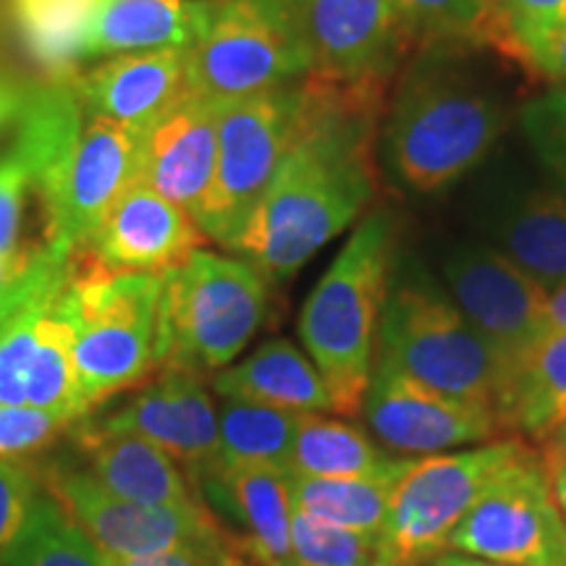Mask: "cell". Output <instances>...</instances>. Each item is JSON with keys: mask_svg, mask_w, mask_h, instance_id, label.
<instances>
[{"mask_svg": "<svg viewBox=\"0 0 566 566\" xmlns=\"http://www.w3.org/2000/svg\"><path fill=\"white\" fill-rule=\"evenodd\" d=\"M378 90L310 76L292 142L233 254L283 283L370 208L378 189Z\"/></svg>", "mask_w": 566, "mask_h": 566, "instance_id": "1", "label": "cell"}, {"mask_svg": "<svg viewBox=\"0 0 566 566\" xmlns=\"http://www.w3.org/2000/svg\"><path fill=\"white\" fill-rule=\"evenodd\" d=\"M483 45L433 40L399 71L378 126V160L409 195H438L475 174L512 124Z\"/></svg>", "mask_w": 566, "mask_h": 566, "instance_id": "2", "label": "cell"}, {"mask_svg": "<svg viewBox=\"0 0 566 566\" xmlns=\"http://www.w3.org/2000/svg\"><path fill=\"white\" fill-rule=\"evenodd\" d=\"M394 263V216L375 208L357 223L302 307V344L328 386L331 412L342 417L363 412Z\"/></svg>", "mask_w": 566, "mask_h": 566, "instance_id": "3", "label": "cell"}, {"mask_svg": "<svg viewBox=\"0 0 566 566\" xmlns=\"http://www.w3.org/2000/svg\"><path fill=\"white\" fill-rule=\"evenodd\" d=\"M271 283L242 258L208 250L160 275L155 373L205 378L229 367L268 313Z\"/></svg>", "mask_w": 566, "mask_h": 566, "instance_id": "4", "label": "cell"}, {"mask_svg": "<svg viewBox=\"0 0 566 566\" xmlns=\"http://www.w3.org/2000/svg\"><path fill=\"white\" fill-rule=\"evenodd\" d=\"M160 275L116 273L74 258L69 321L84 415L155 373Z\"/></svg>", "mask_w": 566, "mask_h": 566, "instance_id": "5", "label": "cell"}, {"mask_svg": "<svg viewBox=\"0 0 566 566\" xmlns=\"http://www.w3.org/2000/svg\"><path fill=\"white\" fill-rule=\"evenodd\" d=\"M375 365L491 407L501 384L499 357L478 336L451 294L428 273L399 275L396 263L380 315Z\"/></svg>", "mask_w": 566, "mask_h": 566, "instance_id": "6", "label": "cell"}, {"mask_svg": "<svg viewBox=\"0 0 566 566\" xmlns=\"http://www.w3.org/2000/svg\"><path fill=\"white\" fill-rule=\"evenodd\" d=\"M315 74L313 48L294 0H208L187 48V87L229 103Z\"/></svg>", "mask_w": 566, "mask_h": 566, "instance_id": "7", "label": "cell"}, {"mask_svg": "<svg viewBox=\"0 0 566 566\" xmlns=\"http://www.w3.org/2000/svg\"><path fill=\"white\" fill-rule=\"evenodd\" d=\"M40 480L71 520L113 556L187 554L202 566H252L237 535L226 530L205 501L147 506L116 499L97 485L76 459H42Z\"/></svg>", "mask_w": 566, "mask_h": 566, "instance_id": "8", "label": "cell"}, {"mask_svg": "<svg viewBox=\"0 0 566 566\" xmlns=\"http://www.w3.org/2000/svg\"><path fill=\"white\" fill-rule=\"evenodd\" d=\"M527 449L522 438H501L454 454L407 459L378 535L380 566H428L446 554L451 533L485 488Z\"/></svg>", "mask_w": 566, "mask_h": 566, "instance_id": "9", "label": "cell"}, {"mask_svg": "<svg viewBox=\"0 0 566 566\" xmlns=\"http://www.w3.org/2000/svg\"><path fill=\"white\" fill-rule=\"evenodd\" d=\"M304 90L307 80L221 105L216 171L195 212L208 242L233 252L292 142Z\"/></svg>", "mask_w": 566, "mask_h": 566, "instance_id": "10", "label": "cell"}, {"mask_svg": "<svg viewBox=\"0 0 566 566\" xmlns=\"http://www.w3.org/2000/svg\"><path fill=\"white\" fill-rule=\"evenodd\" d=\"M139 142V126L84 113L34 181L45 208L48 250L76 258L111 205L137 179Z\"/></svg>", "mask_w": 566, "mask_h": 566, "instance_id": "11", "label": "cell"}, {"mask_svg": "<svg viewBox=\"0 0 566 566\" xmlns=\"http://www.w3.org/2000/svg\"><path fill=\"white\" fill-rule=\"evenodd\" d=\"M71 279L74 258H55L38 286L0 321V409H51L76 422L87 417L76 399Z\"/></svg>", "mask_w": 566, "mask_h": 566, "instance_id": "12", "label": "cell"}, {"mask_svg": "<svg viewBox=\"0 0 566 566\" xmlns=\"http://www.w3.org/2000/svg\"><path fill=\"white\" fill-rule=\"evenodd\" d=\"M449 551L512 566H566V522L543 454L527 449L495 475L451 533Z\"/></svg>", "mask_w": 566, "mask_h": 566, "instance_id": "13", "label": "cell"}, {"mask_svg": "<svg viewBox=\"0 0 566 566\" xmlns=\"http://www.w3.org/2000/svg\"><path fill=\"white\" fill-rule=\"evenodd\" d=\"M480 184L475 212L485 242L546 294L566 283V200L541 171L495 163Z\"/></svg>", "mask_w": 566, "mask_h": 566, "instance_id": "14", "label": "cell"}, {"mask_svg": "<svg viewBox=\"0 0 566 566\" xmlns=\"http://www.w3.org/2000/svg\"><path fill=\"white\" fill-rule=\"evenodd\" d=\"M446 292L501 363V378L543 334L548 294L488 242L451 247Z\"/></svg>", "mask_w": 566, "mask_h": 566, "instance_id": "15", "label": "cell"}, {"mask_svg": "<svg viewBox=\"0 0 566 566\" xmlns=\"http://www.w3.org/2000/svg\"><path fill=\"white\" fill-rule=\"evenodd\" d=\"M321 80L384 92L405 66L415 32L394 0H294Z\"/></svg>", "mask_w": 566, "mask_h": 566, "instance_id": "16", "label": "cell"}, {"mask_svg": "<svg viewBox=\"0 0 566 566\" xmlns=\"http://www.w3.org/2000/svg\"><path fill=\"white\" fill-rule=\"evenodd\" d=\"M363 412L373 433L405 454H441L457 446L501 441L504 433L491 405L438 391L380 365L373 370Z\"/></svg>", "mask_w": 566, "mask_h": 566, "instance_id": "17", "label": "cell"}, {"mask_svg": "<svg viewBox=\"0 0 566 566\" xmlns=\"http://www.w3.org/2000/svg\"><path fill=\"white\" fill-rule=\"evenodd\" d=\"M155 375L158 378L134 391L118 409L82 420L105 433H129L155 443L195 485L218 459V405L200 375L179 370Z\"/></svg>", "mask_w": 566, "mask_h": 566, "instance_id": "18", "label": "cell"}, {"mask_svg": "<svg viewBox=\"0 0 566 566\" xmlns=\"http://www.w3.org/2000/svg\"><path fill=\"white\" fill-rule=\"evenodd\" d=\"M208 237L179 205L134 179L111 205L87 244L76 252L82 263L116 273L163 275L202 250Z\"/></svg>", "mask_w": 566, "mask_h": 566, "instance_id": "19", "label": "cell"}, {"mask_svg": "<svg viewBox=\"0 0 566 566\" xmlns=\"http://www.w3.org/2000/svg\"><path fill=\"white\" fill-rule=\"evenodd\" d=\"M221 105L187 87L142 129L137 179L192 218L216 171Z\"/></svg>", "mask_w": 566, "mask_h": 566, "instance_id": "20", "label": "cell"}, {"mask_svg": "<svg viewBox=\"0 0 566 566\" xmlns=\"http://www.w3.org/2000/svg\"><path fill=\"white\" fill-rule=\"evenodd\" d=\"M212 514L237 525V541L252 566L292 562L294 499L289 472L273 467H210L195 480Z\"/></svg>", "mask_w": 566, "mask_h": 566, "instance_id": "21", "label": "cell"}, {"mask_svg": "<svg viewBox=\"0 0 566 566\" xmlns=\"http://www.w3.org/2000/svg\"><path fill=\"white\" fill-rule=\"evenodd\" d=\"M71 84L84 113L145 129L187 92V51L153 48L111 55Z\"/></svg>", "mask_w": 566, "mask_h": 566, "instance_id": "22", "label": "cell"}, {"mask_svg": "<svg viewBox=\"0 0 566 566\" xmlns=\"http://www.w3.org/2000/svg\"><path fill=\"white\" fill-rule=\"evenodd\" d=\"M76 462L116 499L147 506L202 501L187 472L166 451L129 433H105L80 420L66 430Z\"/></svg>", "mask_w": 566, "mask_h": 566, "instance_id": "23", "label": "cell"}, {"mask_svg": "<svg viewBox=\"0 0 566 566\" xmlns=\"http://www.w3.org/2000/svg\"><path fill=\"white\" fill-rule=\"evenodd\" d=\"M493 407L506 433L543 446L554 441L566 424V331L543 336L509 367Z\"/></svg>", "mask_w": 566, "mask_h": 566, "instance_id": "24", "label": "cell"}, {"mask_svg": "<svg viewBox=\"0 0 566 566\" xmlns=\"http://www.w3.org/2000/svg\"><path fill=\"white\" fill-rule=\"evenodd\" d=\"M212 394L289 412H331L321 370L289 338H271L242 363L223 367L212 378Z\"/></svg>", "mask_w": 566, "mask_h": 566, "instance_id": "25", "label": "cell"}, {"mask_svg": "<svg viewBox=\"0 0 566 566\" xmlns=\"http://www.w3.org/2000/svg\"><path fill=\"white\" fill-rule=\"evenodd\" d=\"M208 0H101L87 59L153 48H184L202 30Z\"/></svg>", "mask_w": 566, "mask_h": 566, "instance_id": "26", "label": "cell"}, {"mask_svg": "<svg viewBox=\"0 0 566 566\" xmlns=\"http://www.w3.org/2000/svg\"><path fill=\"white\" fill-rule=\"evenodd\" d=\"M97 6L101 0H6L21 48L51 82L80 74Z\"/></svg>", "mask_w": 566, "mask_h": 566, "instance_id": "27", "label": "cell"}, {"mask_svg": "<svg viewBox=\"0 0 566 566\" xmlns=\"http://www.w3.org/2000/svg\"><path fill=\"white\" fill-rule=\"evenodd\" d=\"M218 459L221 467H273L289 472L292 451L302 417L289 412L218 396ZM212 464V467H216Z\"/></svg>", "mask_w": 566, "mask_h": 566, "instance_id": "28", "label": "cell"}, {"mask_svg": "<svg viewBox=\"0 0 566 566\" xmlns=\"http://www.w3.org/2000/svg\"><path fill=\"white\" fill-rule=\"evenodd\" d=\"M407 459H399L391 470L367 478H300L289 475L296 512H304L331 525L380 535L388 501Z\"/></svg>", "mask_w": 566, "mask_h": 566, "instance_id": "29", "label": "cell"}, {"mask_svg": "<svg viewBox=\"0 0 566 566\" xmlns=\"http://www.w3.org/2000/svg\"><path fill=\"white\" fill-rule=\"evenodd\" d=\"M399 459L384 451L349 422L321 412L302 417L289 462V475L300 478H367L391 470Z\"/></svg>", "mask_w": 566, "mask_h": 566, "instance_id": "30", "label": "cell"}, {"mask_svg": "<svg viewBox=\"0 0 566 566\" xmlns=\"http://www.w3.org/2000/svg\"><path fill=\"white\" fill-rule=\"evenodd\" d=\"M3 566H108V558L71 520L59 499L40 488L27 525Z\"/></svg>", "mask_w": 566, "mask_h": 566, "instance_id": "31", "label": "cell"}, {"mask_svg": "<svg viewBox=\"0 0 566 566\" xmlns=\"http://www.w3.org/2000/svg\"><path fill=\"white\" fill-rule=\"evenodd\" d=\"M401 17L424 42L451 40L485 45L501 32L493 0H394Z\"/></svg>", "mask_w": 566, "mask_h": 566, "instance_id": "32", "label": "cell"}, {"mask_svg": "<svg viewBox=\"0 0 566 566\" xmlns=\"http://www.w3.org/2000/svg\"><path fill=\"white\" fill-rule=\"evenodd\" d=\"M289 566H380L378 535L331 525L294 509Z\"/></svg>", "mask_w": 566, "mask_h": 566, "instance_id": "33", "label": "cell"}, {"mask_svg": "<svg viewBox=\"0 0 566 566\" xmlns=\"http://www.w3.org/2000/svg\"><path fill=\"white\" fill-rule=\"evenodd\" d=\"M516 122L537 171L566 200V90L548 87L530 97Z\"/></svg>", "mask_w": 566, "mask_h": 566, "instance_id": "34", "label": "cell"}, {"mask_svg": "<svg viewBox=\"0 0 566 566\" xmlns=\"http://www.w3.org/2000/svg\"><path fill=\"white\" fill-rule=\"evenodd\" d=\"M40 488V464L30 454L0 457V566L17 546Z\"/></svg>", "mask_w": 566, "mask_h": 566, "instance_id": "35", "label": "cell"}, {"mask_svg": "<svg viewBox=\"0 0 566 566\" xmlns=\"http://www.w3.org/2000/svg\"><path fill=\"white\" fill-rule=\"evenodd\" d=\"M76 420L66 412L32 407L0 409V457H21L51 446Z\"/></svg>", "mask_w": 566, "mask_h": 566, "instance_id": "36", "label": "cell"}, {"mask_svg": "<svg viewBox=\"0 0 566 566\" xmlns=\"http://www.w3.org/2000/svg\"><path fill=\"white\" fill-rule=\"evenodd\" d=\"M30 192H34V174L27 155L17 142L0 155V252H19L21 216Z\"/></svg>", "mask_w": 566, "mask_h": 566, "instance_id": "37", "label": "cell"}, {"mask_svg": "<svg viewBox=\"0 0 566 566\" xmlns=\"http://www.w3.org/2000/svg\"><path fill=\"white\" fill-rule=\"evenodd\" d=\"M55 258H63V254L48 250L45 242L24 247L19 252H0V321L9 317L19 302L38 286Z\"/></svg>", "mask_w": 566, "mask_h": 566, "instance_id": "38", "label": "cell"}, {"mask_svg": "<svg viewBox=\"0 0 566 566\" xmlns=\"http://www.w3.org/2000/svg\"><path fill=\"white\" fill-rule=\"evenodd\" d=\"M512 48L530 66L548 76L554 87L566 90V24L520 34L512 40Z\"/></svg>", "mask_w": 566, "mask_h": 566, "instance_id": "39", "label": "cell"}, {"mask_svg": "<svg viewBox=\"0 0 566 566\" xmlns=\"http://www.w3.org/2000/svg\"><path fill=\"white\" fill-rule=\"evenodd\" d=\"M493 6L509 42L520 34L566 24V0H493Z\"/></svg>", "mask_w": 566, "mask_h": 566, "instance_id": "40", "label": "cell"}, {"mask_svg": "<svg viewBox=\"0 0 566 566\" xmlns=\"http://www.w3.org/2000/svg\"><path fill=\"white\" fill-rule=\"evenodd\" d=\"M32 87L34 84L21 82L19 76L0 69V132L19 124L21 113H24L27 103H30Z\"/></svg>", "mask_w": 566, "mask_h": 566, "instance_id": "41", "label": "cell"}, {"mask_svg": "<svg viewBox=\"0 0 566 566\" xmlns=\"http://www.w3.org/2000/svg\"><path fill=\"white\" fill-rule=\"evenodd\" d=\"M543 462H546L551 485H554L556 501L562 506L564 522H566V454L562 449H556L554 443L543 446Z\"/></svg>", "mask_w": 566, "mask_h": 566, "instance_id": "42", "label": "cell"}, {"mask_svg": "<svg viewBox=\"0 0 566 566\" xmlns=\"http://www.w3.org/2000/svg\"><path fill=\"white\" fill-rule=\"evenodd\" d=\"M105 554V551H103ZM108 566H202L187 554H155V556H113L105 554Z\"/></svg>", "mask_w": 566, "mask_h": 566, "instance_id": "43", "label": "cell"}, {"mask_svg": "<svg viewBox=\"0 0 566 566\" xmlns=\"http://www.w3.org/2000/svg\"><path fill=\"white\" fill-rule=\"evenodd\" d=\"M558 331H566V283L558 286L554 294H548L546 313H543V336L558 334ZM537 344V342H535Z\"/></svg>", "mask_w": 566, "mask_h": 566, "instance_id": "44", "label": "cell"}, {"mask_svg": "<svg viewBox=\"0 0 566 566\" xmlns=\"http://www.w3.org/2000/svg\"><path fill=\"white\" fill-rule=\"evenodd\" d=\"M428 566H512V564H499V562H485V558H475V556H464V554H441L436 562H430Z\"/></svg>", "mask_w": 566, "mask_h": 566, "instance_id": "45", "label": "cell"}, {"mask_svg": "<svg viewBox=\"0 0 566 566\" xmlns=\"http://www.w3.org/2000/svg\"><path fill=\"white\" fill-rule=\"evenodd\" d=\"M551 443H554L556 446V449H562L564 451V454H566V424H564V428L562 430H558V436L554 438V441H551Z\"/></svg>", "mask_w": 566, "mask_h": 566, "instance_id": "46", "label": "cell"}]
</instances>
